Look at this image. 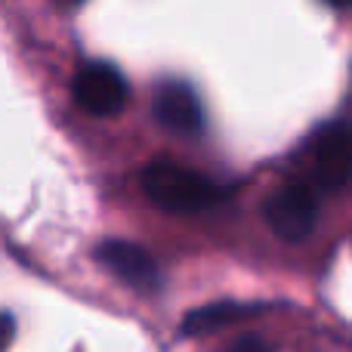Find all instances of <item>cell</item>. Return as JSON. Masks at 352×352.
Returning a JSON list of instances; mask_svg holds the SVG:
<instances>
[{
  "label": "cell",
  "mask_w": 352,
  "mask_h": 352,
  "mask_svg": "<svg viewBox=\"0 0 352 352\" xmlns=\"http://www.w3.org/2000/svg\"><path fill=\"white\" fill-rule=\"evenodd\" d=\"M142 188L161 210L170 213H198L204 207L217 204L219 195H223L201 173L186 170V167L170 164V161L148 164L146 173H142Z\"/></svg>",
  "instance_id": "6da1fadb"
},
{
  "label": "cell",
  "mask_w": 352,
  "mask_h": 352,
  "mask_svg": "<svg viewBox=\"0 0 352 352\" xmlns=\"http://www.w3.org/2000/svg\"><path fill=\"white\" fill-rule=\"evenodd\" d=\"M74 102L96 118H111L127 105V80L109 62H87L78 74H74Z\"/></svg>",
  "instance_id": "7a4b0ae2"
},
{
  "label": "cell",
  "mask_w": 352,
  "mask_h": 352,
  "mask_svg": "<svg viewBox=\"0 0 352 352\" xmlns=\"http://www.w3.org/2000/svg\"><path fill=\"white\" fill-rule=\"evenodd\" d=\"M263 217H266L269 229L275 232L285 241H303L312 232L318 217V201L312 195L309 186H285L275 195H269L266 207H263Z\"/></svg>",
  "instance_id": "3957f363"
},
{
  "label": "cell",
  "mask_w": 352,
  "mask_h": 352,
  "mask_svg": "<svg viewBox=\"0 0 352 352\" xmlns=\"http://www.w3.org/2000/svg\"><path fill=\"white\" fill-rule=\"evenodd\" d=\"M96 260L115 275L118 281H124L127 287L142 294H155L161 287V269L158 263L152 260L148 250H142L140 244L133 241H121V238H111V241H102L96 248Z\"/></svg>",
  "instance_id": "277c9868"
},
{
  "label": "cell",
  "mask_w": 352,
  "mask_h": 352,
  "mask_svg": "<svg viewBox=\"0 0 352 352\" xmlns=\"http://www.w3.org/2000/svg\"><path fill=\"white\" fill-rule=\"evenodd\" d=\"M312 170L318 186L340 188L352 179V130L346 124H324L312 140Z\"/></svg>",
  "instance_id": "5b68a950"
},
{
  "label": "cell",
  "mask_w": 352,
  "mask_h": 352,
  "mask_svg": "<svg viewBox=\"0 0 352 352\" xmlns=\"http://www.w3.org/2000/svg\"><path fill=\"white\" fill-rule=\"evenodd\" d=\"M152 115L161 127L173 130V133L195 136L204 127V109H201L195 90L188 84H182V80H167V84L155 93Z\"/></svg>",
  "instance_id": "8992f818"
},
{
  "label": "cell",
  "mask_w": 352,
  "mask_h": 352,
  "mask_svg": "<svg viewBox=\"0 0 352 352\" xmlns=\"http://www.w3.org/2000/svg\"><path fill=\"white\" fill-rule=\"evenodd\" d=\"M260 306H241V303H210V306H201V309H192L186 318H182V334H207V331H217L232 324L235 318L241 316H254Z\"/></svg>",
  "instance_id": "52a82bcc"
},
{
  "label": "cell",
  "mask_w": 352,
  "mask_h": 352,
  "mask_svg": "<svg viewBox=\"0 0 352 352\" xmlns=\"http://www.w3.org/2000/svg\"><path fill=\"white\" fill-rule=\"evenodd\" d=\"M232 352H269V346L260 340V337H241V340H235Z\"/></svg>",
  "instance_id": "ba28073f"
},
{
  "label": "cell",
  "mask_w": 352,
  "mask_h": 352,
  "mask_svg": "<svg viewBox=\"0 0 352 352\" xmlns=\"http://www.w3.org/2000/svg\"><path fill=\"white\" fill-rule=\"evenodd\" d=\"M10 337H12V318H0V352L6 349V343H10Z\"/></svg>",
  "instance_id": "9c48e42d"
},
{
  "label": "cell",
  "mask_w": 352,
  "mask_h": 352,
  "mask_svg": "<svg viewBox=\"0 0 352 352\" xmlns=\"http://www.w3.org/2000/svg\"><path fill=\"white\" fill-rule=\"evenodd\" d=\"M324 3H331V6H349L352 0H324Z\"/></svg>",
  "instance_id": "30bf717a"
},
{
  "label": "cell",
  "mask_w": 352,
  "mask_h": 352,
  "mask_svg": "<svg viewBox=\"0 0 352 352\" xmlns=\"http://www.w3.org/2000/svg\"><path fill=\"white\" fill-rule=\"evenodd\" d=\"M72 3H78V0H72Z\"/></svg>",
  "instance_id": "8fae6325"
}]
</instances>
